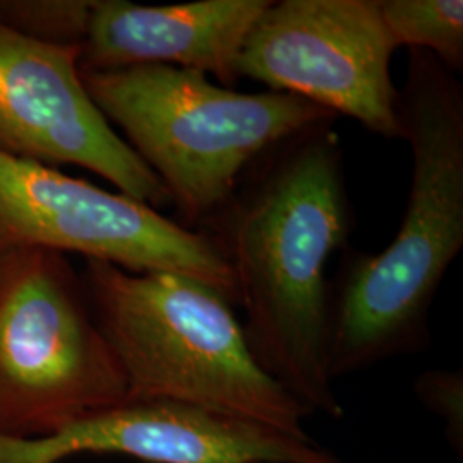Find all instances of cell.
<instances>
[{
    "instance_id": "cell-4",
    "label": "cell",
    "mask_w": 463,
    "mask_h": 463,
    "mask_svg": "<svg viewBox=\"0 0 463 463\" xmlns=\"http://www.w3.org/2000/svg\"><path fill=\"white\" fill-rule=\"evenodd\" d=\"M109 124L164 184L177 223L201 232L249 166L281 141L336 116L287 93H241L170 66L81 72Z\"/></svg>"
},
{
    "instance_id": "cell-8",
    "label": "cell",
    "mask_w": 463,
    "mask_h": 463,
    "mask_svg": "<svg viewBox=\"0 0 463 463\" xmlns=\"http://www.w3.org/2000/svg\"><path fill=\"white\" fill-rule=\"evenodd\" d=\"M80 45H52L0 23V149L43 165H76L155 210L160 179L114 131L84 88Z\"/></svg>"
},
{
    "instance_id": "cell-6",
    "label": "cell",
    "mask_w": 463,
    "mask_h": 463,
    "mask_svg": "<svg viewBox=\"0 0 463 463\" xmlns=\"http://www.w3.org/2000/svg\"><path fill=\"white\" fill-rule=\"evenodd\" d=\"M17 249L80 254L133 273H179L239 306L231 265L206 233L122 193L0 149V254Z\"/></svg>"
},
{
    "instance_id": "cell-11",
    "label": "cell",
    "mask_w": 463,
    "mask_h": 463,
    "mask_svg": "<svg viewBox=\"0 0 463 463\" xmlns=\"http://www.w3.org/2000/svg\"><path fill=\"white\" fill-rule=\"evenodd\" d=\"M380 13L397 49L430 52L453 74L462 72V0H380Z\"/></svg>"
},
{
    "instance_id": "cell-5",
    "label": "cell",
    "mask_w": 463,
    "mask_h": 463,
    "mask_svg": "<svg viewBox=\"0 0 463 463\" xmlns=\"http://www.w3.org/2000/svg\"><path fill=\"white\" fill-rule=\"evenodd\" d=\"M126 398L122 367L69 256L2 252L0 436L45 438Z\"/></svg>"
},
{
    "instance_id": "cell-13",
    "label": "cell",
    "mask_w": 463,
    "mask_h": 463,
    "mask_svg": "<svg viewBox=\"0 0 463 463\" xmlns=\"http://www.w3.org/2000/svg\"><path fill=\"white\" fill-rule=\"evenodd\" d=\"M415 397L445 422L448 441L462 455L463 374L462 371L432 369L414 383Z\"/></svg>"
},
{
    "instance_id": "cell-1",
    "label": "cell",
    "mask_w": 463,
    "mask_h": 463,
    "mask_svg": "<svg viewBox=\"0 0 463 463\" xmlns=\"http://www.w3.org/2000/svg\"><path fill=\"white\" fill-rule=\"evenodd\" d=\"M355 227L333 122L268 149L203 229L231 265L256 363L309 414L344 415L328 371L326 268Z\"/></svg>"
},
{
    "instance_id": "cell-3",
    "label": "cell",
    "mask_w": 463,
    "mask_h": 463,
    "mask_svg": "<svg viewBox=\"0 0 463 463\" xmlns=\"http://www.w3.org/2000/svg\"><path fill=\"white\" fill-rule=\"evenodd\" d=\"M91 309L128 381V398H166L306 434L309 411L250 354L233 306L170 271L86 260Z\"/></svg>"
},
{
    "instance_id": "cell-12",
    "label": "cell",
    "mask_w": 463,
    "mask_h": 463,
    "mask_svg": "<svg viewBox=\"0 0 463 463\" xmlns=\"http://www.w3.org/2000/svg\"><path fill=\"white\" fill-rule=\"evenodd\" d=\"M93 0H0V23L52 45H83Z\"/></svg>"
},
{
    "instance_id": "cell-7",
    "label": "cell",
    "mask_w": 463,
    "mask_h": 463,
    "mask_svg": "<svg viewBox=\"0 0 463 463\" xmlns=\"http://www.w3.org/2000/svg\"><path fill=\"white\" fill-rule=\"evenodd\" d=\"M395 43L380 0H271L237 57V78L307 99L384 139H403Z\"/></svg>"
},
{
    "instance_id": "cell-2",
    "label": "cell",
    "mask_w": 463,
    "mask_h": 463,
    "mask_svg": "<svg viewBox=\"0 0 463 463\" xmlns=\"http://www.w3.org/2000/svg\"><path fill=\"white\" fill-rule=\"evenodd\" d=\"M412 181L395 239L378 254L347 248L330 281L331 380L430 347L432 302L463 248V84L409 50L398 95Z\"/></svg>"
},
{
    "instance_id": "cell-9",
    "label": "cell",
    "mask_w": 463,
    "mask_h": 463,
    "mask_svg": "<svg viewBox=\"0 0 463 463\" xmlns=\"http://www.w3.org/2000/svg\"><path fill=\"white\" fill-rule=\"evenodd\" d=\"M76 453L146 463H342L307 432L166 398H126L45 438L0 436V463H59Z\"/></svg>"
},
{
    "instance_id": "cell-10",
    "label": "cell",
    "mask_w": 463,
    "mask_h": 463,
    "mask_svg": "<svg viewBox=\"0 0 463 463\" xmlns=\"http://www.w3.org/2000/svg\"><path fill=\"white\" fill-rule=\"evenodd\" d=\"M271 0H198L143 5L93 0L80 57L81 72L170 66L215 76L233 88L237 57Z\"/></svg>"
}]
</instances>
